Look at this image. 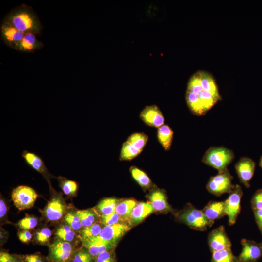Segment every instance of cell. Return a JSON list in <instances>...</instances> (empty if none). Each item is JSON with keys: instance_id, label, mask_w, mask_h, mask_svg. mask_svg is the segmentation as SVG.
Segmentation results:
<instances>
[{"instance_id": "cell-1", "label": "cell", "mask_w": 262, "mask_h": 262, "mask_svg": "<svg viewBox=\"0 0 262 262\" xmlns=\"http://www.w3.org/2000/svg\"><path fill=\"white\" fill-rule=\"evenodd\" d=\"M222 99L214 76L205 70H198L189 78L185 99L190 111L195 115H204Z\"/></svg>"}, {"instance_id": "cell-2", "label": "cell", "mask_w": 262, "mask_h": 262, "mask_svg": "<svg viewBox=\"0 0 262 262\" xmlns=\"http://www.w3.org/2000/svg\"><path fill=\"white\" fill-rule=\"evenodd\" d=\"M5 21L11 23L24 33H39L42 25L37 15L30 6L22 5L11 10L5 18Z\"/></svg>"}, {"instance_id": "cell-3", "label": "cell", "mask_w": 262, "mask_h": 262, "mask_svg": "<svg viewBox=\"0 0 262 262\" xmlns=\"http://www.w3.org/2000/svg\"><path fill=\"white\" fill-rule=\"evenodd\" d=\"M177 219L188 226L191 229L200 231H206L214 222L208 219L202 210L192 205H187L182 210L175 213Z\"/></svg>"}, {"instance_id": "cell-4", "label": "cell", "mask_w": 262, "mask_h": 262, "mask_svg": "<svg viewBox=\"0 0 262 262\" xmlns=\"http://www.w3.org/2000/svg\"><path fill=\"white\" fill-rule=\"evenodd\" d=\"M234 158V153L231 150L223 147H212L205 152L202 162L219 172L227 169Z\"/></svg>"}, {"instance_id": "cell-5", "label": "cell", "mask_w": 262, "mask_h": 262, "mask_svg": "<svg viewBox=\"0 0 262 262\" xmlns=\"http://www.w3.org/2000/svg\"><path fill=\"white\" fill-rule=\"evenodd\" d=\"M232 179L233 177L227 169L218 172L216 176L211 177L206 188L209 193L216 196H220L225 193L229 194L235 186L232 183Z\"/></svg>"}, {"instance_id": "cell-6", "label": "cell", "mask_w": 262, "mask_h": 262, "mask_svg": "<svg viewBox=\"0 0 262 262\" xmlns=\"http://www.w3.org/2000/svg\"><path fill=\"white\" fill-rule=\"evenodd\" d=\"M37 196V194L33 188L26 185L16 187L11 194L13 203L19 210L33 207Z\"/></svg>"}, {"instance_id": "cell-7", "label": "cell", "mask_w": 262, "mask_h": 262, "mask_svg": "<svg viewBox=\"0 0 262 262\" xmlns=\"http://www.w3.org/2000/svg\"><path fill=\"white\" fill-rule=\"evenodd\" d=\"M242 187L238 184L235 185L229 196L224 202L225 211L228 217L229 226L234 225L241 211V200L243 196Z\"/></svg>"}, {"instance_id": "cell-8", "label": "cell", "mask_w": 262, "mask_h": 262, "mask_svg": "<svg viewBox=\"0 0 262 262\" xmlns=\"http://www.w3.org/2000/svg\"><path fill=\"white\" fill-rule=\"evenodd\" d=\"M75 251L72 243L57 239L49 245L48 258L49 261L68 262Z\"/></svg>"}, {"instance_id": "cell-9", "label": "cell", "mask_w": 262, "mask_h": 262, "mask_svg": "<svg viewBox=\"0 0 262 262\" xmlns=\"http://www.w3.org/2000/svg\"><path fill=\"white\" fill-rule=\"evenodd\" d=\"M242 248L237 257L238 262H257L262 257V243L243 239Z\"/></svg>"}, {"instance_id": "cell-10", "label": "cell", "mask_w": 262, "mask_h": 262, "mask_svg": "<svg viewBox=\"0 0 262 262\" xmlns=\"http://www.w3.org/2000/svg\"><path fill=\"white\" fill-rule=\"evenodd\" d=\"M208 243L212 253L231 248V243L228 236L225 228L220 226L212 230L208 234Z\"/></svg>"}, {"instance_id": "cell-11", "label": "cell", "mask_w": 262, "mask_h": 262, "mask_svg": "<svg viewBox=\"0 0 262 262\" xmlns=\"http://www.w3.org/2000/svg\"><path fill=\"white\" fill-rule=\"evenodd\" d=\"M66 205L62 197L56 195L48 202L43 213L49 221H57L66 214Z\"/></svg>"}, {"instance_id": "cell-12", "label": "cell", "mask_w": 262, "mask_h": 262, "mask_svg": "<svg viewBox=\"0 0 262 262\" xmlns=\"http://www.w3.org/2000/svg\"><path fill=\"white\" fill-rule=\"evenodd\" d=\"M0 31L2 41L6 45L15 50L25 34L5 20L0 26Z\"/></svg>"}, {"instance_id": "cell-13", "label": "cell", "mask_w": 262, "mask_h": 262, "mask_svg": "<svg viewBox=\"0 0 262 262\" xmlns=\"http://www.w3.org/2000/svg\"><path fill=\"white\" fill-rule=\"evenodd\" d=\"M255 167V162L251 158L246 157L241 158L235 164L240 182L247 188L250 186V181L254 175Z\"/></svg>"}, {"instance_id": "cell-14", "label": "cell", "mask_w": 262, "mask_h": 262, "mask_svg": "<svg viewBox=\"0 0 262 262\" xmlns=\"http://www.w3.org/2000/svg\"><path fill=\"white\" fill-rule=\"evenodd\" d=\"M140 117L145 124L151 127L158 128L164 125V117L156 105L146 106L141 111Z\"/></svg>"}, {"instance_id": "cell-15", "label": "cell", "mask_w": 262, "mask_h": 262, "mask_svg": "<svg viewBox=\"0 0 262 262\" xmlns=\"http://www.w3.org/2000/svg\"><path fill=\"white\" fill-rule=\"evenodd\" d=\"M130 229V226L126 223L104 226L98 236L116 246L120 238Z\"/></svg>"}, {"instance_id": "cell-16", "label": "cell", "mask_w": 262, "mask_h": 262, "mask_svg": "<svg viewBox=\"0 0 262 262\" xmlns=\"http://www.w3.org/2000/svg\"><path fill=\"white\" fill-rule=\"evenodd\" d=\"M82 246L95 257L99 254L107 251L114 250L115 246L97 236L82 242Z\"/></svg>"}, {"instance_id": "cell-17", "label": "cell", "mask_w": 262, "mask_h": 262, "mask_svg": "<svg viewBox=\"0 0 262 262\" xmlns=\"http://www.w3.org/2000/svg\"><path fill=\"white\" fill-rule=\"evenodd\" d=\"M148 197L154 211L167 213L172 210L168 202L166 193L164 190L153 188Z\"/></svg>"}, {"instance_id": "cell-18", "label": "cell", "mask_w": 262, "mask_h": 262, "mask_svg": "<svg viewBox=\"0 0 262 262\" xmlns=\"http://www.w3.org/2000/svg\"><path fill=\"white\" fill-rule=\"evenodd\" d=\"M150 202H138L134 207L129 219V225H136L153 212Z\"/></svg>"}, {"instance_id": "cell-19", "label": "cell", "mask_w": 262, "mask_h": 262, "mask_svg": "<svg viewBox=\"0 0 262 262\" xmlns=\"http://www.w3.org/2000/svg\"><path fill=\"white\" fill-rule=\"evenodd\" d=\"M22 157L26 163L33 169L42 174L47 179H49L50 174L42 159L37 154L26 150H24Z\"/></svg>"}, {"instance_id": "cell-20", "label": "cell", "mask_w": 262, "mask_h": 262, "mask_svg": "<svg viewBox=\"0 0 262 262\" xmlns=\"http://www.w3.org/2000/svg\"><path fill=\"white\" fill-rule=\"evenodd\" d=\"M43 47V43L36 38L35 34L30 33L25 34L16 50L21 52L33 53Z\"/></svg>"}, {"instance_id": "cell-21", "label": "cell", "mask_w": 262, "mask_h": 262, "mask_svg": "<svg viewBox=\"0 0 262 262\" xmlns=\"http://www.w3.org/2000/svg\"><path fill=\"white\" fill-rule=\"evenodd\" d=\"M202 211L206 218L213 222L226 215L224 201H210L205 206Z\"/></svg>"}, {"instance_id": "cell-22", "label": "cell", "mask_w": 262, "mask_h": 262, "mask_svg": "<svg viewBox=\"0 0 262 262\" xmlns=\"http://www.w3.org/2000/svg\"><path fill=\"white\" fill-rule=\"evenodd\" d=\"M137 203L136 201L133 199L119 200L116 207L115 212L125 223L129 225L131 214Z\"/></svg>"}, {"instance_id": "cell-23", "label": "cell", "mask_w": 262, "mask_h": 262, "mask_svg": "<svg viewBox=\"0 0 262 262\" xmlns=\"http://www.w3.org/2000/svg\"><path fill=\"white\" fill-rule=\"evenodd\" d=\"M174 132L172 129L167 125H163L158 128L157 136L159 143L166 151L170 149Z\"/></svg>"}, {"instance_id": "cell-24", "label": "cell", "mask_w": 262, "mask_h": 262, "mask_svg": "<svg viewBox=\"0 0 262 262\" xmlns=\"http://www.w3.org/2000/svg\"><path fill=\"white\" fill-rule=\"evenodd\" d=\"M118 200L115 198H104L97 205L95 210L100 216L111 214L115 212Z\"/></svg>"}, {"instance_id": "cell-25", "label": "cell", "mask_w": 262, "mask_h": 262, "mask_svg": "<svg viewBox=\"0 0 262 262\" xmlns=\"http://www.w3.org/2000/svg\"><path fill=\"white\" fill-rule=\"evenodd\" d=\"M130 172L134 180L145 189H147L152 186V183L150 178L143 170L135 166L130 168Z\"/></svg>"}, {"instance_id": "cell-26", "label": "cell", "mask_w": 262, "mask_h": 262, "mask_svg": "<svg viewBox=\"0 0 262 262\" xmlns=\"http://www.w3.org/2000/svg\"><path fill=\"white\" fill-rule=\"evenodd\" d=\"M76 213L80 218L82 228L96 222L99 216L96 210L93 209L77 210Z\"/></svg>"}, {"instance_id": "cell-27", "label": "cell", "mask_w": 262, "mask_h": 262, "mask_svg": "<svg viewBox=\"0 0 262 262\" xmlns=\"http://www.w3.org/2000/svg\"><path fill=\"white\" fill-rule=\"evenodd\" d=\"M104 226L99 221L82 228L80 231V238L82 242L99 235Z\"/></svg>"}, {"instance_id": "cell-28", "label": "cell", "mask_w": 262, "mask_h": 262, "mask_svg": "<svg viewBox=\"0 0 262 262\" xmlns=\"http://www.w3.org/2000/svg\"><path fill=\"white\" fill-rule=\"evenodd\" d=\"M75 232L65 223L56 229L55 235L58 240L72 243L76 237Z\"/></svg>"}, {"instance_id": "cell-29", "label": "cell", "mask_w": 262, "mask_h": 262, "mask_svg": "<svg viewBox=\"0 0 262 262\" xmlns=\"http://www.w3.org/2000/svg\"><path fill=\"white\" fill-rule=\"evenodd\" d=\"M211 262H238L237 257L232 253L231 248L212 253Z\"/></svg>"}, {"instance_id": "cell-30", "label": "cell", "mask_w": 262, "mask_h": 262, "mask_svg": "<svg viewBox=\"0 0 262 262\" xmlns=\"http://www.w3.org/2000/svg\"><path fill=\"white\" fill-rule=\"evenodd\" d=\"M148 140V136L143 132H135L131 134L126 141L130 143L141 152Z\"/></svg>"}, {"instance_id": "cell-31", "label": "cell", "mask_w": 262, "mask_h": 262, "mask_svg": "<svg viewBox=\"0 0 262 262\" xmlns=\"http://www.w3.org/2000/svg\"><path fill=\"white\" fill-rule=\"evenodd\" d=\"M141 152L130 143L125 141L122 144L119 160L120 161H130L137 157Z\"/></svg>"}, {"instance_id": "cell-32", "label": "cell", "mask_w": 262, "mask_h": 262, "mask_svg": "<svg viewBox=\"0 0 262 262\" xmlns=\"http://www.w3.org/2000/svg\"><path fill=\"white\" fill-rule=\"evenodd\" d=\"M95 257L82 246L75 250L68 262H94Z\"/></svg>"}, {"instance_id": "cell-33", "label": "cell", "mask_w": 262, "mask_h": 262, "mask_svg": "<svg viewBox=\"0 0 262 262\" xmlns=\"http://www.w3.org/2000/svg\"><path fill=\"white\" fill-rule=\"evenodd\" d=\"M59 182L60 187L65 194L69 196L76 195L78 189V185L76 181L64 178H59Z\"/></svg>"}, {"instance_id": "cell-34", "label": "cell", "mask_w": 262, "mask_h": 262, "mask_svg": "<svg viewBox=\"0 0 262 262\" xmlns=\"http://www.w3.org/2000/svg\"><path fill=\"white\" fill-rule=\"evenodd\" d=\"M64 218L65 222L70 226L74 231H80L82 229L80 218L76 212L66 213Z\"/></svg>"}, {"instance_id": "cell-35", "label": "cell", "mask_w": 262, "mask_h": 262, "mask_svg": "<svg viewBox=\"0 0 262 262\" xmlns=\"http://www.w3.org/2000/svg\"><path fill=\"white\" fill-rule=\"evenodd\" d=\"M51 235V230L48 228L44 227L35 232V239L41 245H46L49 242Z\"/></svg>"}, {"instance_id": "cell-36", "label": "cell", "mask_w": 262, "mask_h": 262, "mask_svg": "<svg viewBox=\"0 0 262 262\" xmlns=\"http://www.w3.org/2000/svg\"><path fill=\"white\" fill-rule=\"evenodd\" d=\"M100 221L104 226L126 223L115 212L108 215L100 216Z\"/></svg>"}, {"instance_id": "cell-37", "label": "cell", "mask_w": 262, "mask_h": 262, "mask_svg": "<svg viewBox=\"0 0 262 262\" xmlns=\"http://www.w3.org/2000/svg\"><path fill=\"white\" fill-rule=\"evenodd\" d=\"M38 224V219L34 216H26L17 223L18 227L22 230L32 229Z\"/></svg>"}, {"instance_id": "cell-38", "label": "cell", "mask_w": 262, "mask_h": 262, "mask_svg": "<svg viewBox=\"0 0 262 262\" xmlns=\"http://www.w3.org/2000/svg\"><path fill=\"white\" fill-rule=\"evenodd\" d=\"M94 262H116L114 250L102 252L95 257Z\"/></svg>"}, {"instance_id": "cell-39", "label": "cell", "mask_w": 262, "mask_h": 262, "mask_svg": "<svg viewBox=\"0 0 262 262\" xmlns=\"http://www.w3.org/2000/svg\"><path fill=\"white\" fill-rule=\"evenodd\" d=\"M23 262H49L48 258H46L39 253L19 255Z\"/></svg>"}, {"instance_id": "cell-40", "label": "cell", "mask_w": 262, "mask_h": 262, "mask_svg": "<svg viewBox=\"0 0 262 262\" xmlns=\"http://www.w3.org/2000/svg\"><path fill=\"white\" fill-rule=\"evenodd\" d=\"M251 206L253 210L262 209V189L257 190L253 195Z\"/></svg>"}, {"instance_id": "cell-41", "label": "cell", "mask_w": 262, "mask_h": 262, "mask_svg": "<svg viewBox=\"0 0 262 262\" xmlns=\"http://www.w3.org/2000/svg\"><path fill=\"white\" fill-rule=\"evenodd\" d=\"M0 262H23L19 255L10 254L7 252L0 253Z\"/></svg>"}, {"instance_id": "cell-42", "label": "cell", "mask_w": 262, "mask_h": 262, "mask_svg": "<svg viewBox=\"0 0 262 262\" xmlns=\"http://www.w3.org/2000/svg\"><path fill=\"white\" fill-rule=\"evenodd\" d=\"M19 239L23 243H29L32 238V234L28 230H22L17 233Z\"/></svg>"}, {"instance_id": "cell-43", "label": "cell", "mask_w": 262, "mask_h": 262, "mask_svg": "<svg viewBox=\"0 0 262 262\" xmlns=\"http://www.w3.org/2000/svg\"><path fill=\"white\" fill-rule=\"evenodd\" d=\"M257 226L262 234V209L253 210Z\"/></svg>"}, {"instance_id": "cell-44", "label": "cell", "mask_w": 262, "mask_h": 262, "mask_svg": "<svg viewBox=\"0 0 262 262\" xmlns=\"http://www.w3.org/2000/svg\"><path fill=\"white\" fill-rule=\"evenodd\" d=\"M7 212V208L6 204L4 200L0 198V218H3L6 214Z\"/></svg>"}, {"instance_id": "cell-45", "label": "cell", "mask_w": 262, "mask_h": 262, "mask_svg": "<svg viewBox=\"0 0 262 262\" xmlns=\"http://www.w3.org/2000/svg\"><path fill=\"white\" fill-rule=\"evenodd\" d=\"M259 166L262 169V156H261L259 160Z\"/></svg>"}, {"instance_id": "cell-46", "label": "cell", "mask_w": 262, "mask_h": 262, "mask_svg": "<svg viewBox=\"0 0 262 262\" xmlns=\"http://www.w3.org/2000/svg\"><path fill=\"white\" fill-rule=\"evenodd\" d=\"M49 262H52V261H49Z\"/></svg>"}, {"instance_id": "cell-47", "label": "cell", "mask_w": 262, "mask_h": 262, "mask_svg": "<svg viewBox=\"0 0 262 262\" xmlns=\"http://www.w3.org/2000/svg\"></svg>"}]
</instances>
